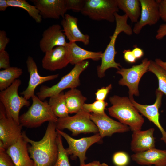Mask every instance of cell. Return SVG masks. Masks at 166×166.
I'll return each mask as SVG.
<instances>
[{"mask_svg": "<svg viewBox=\"0 0 166 166\" xmlns=\"http://www.w3.org/2000/svg\"><path fill=\"white\" fill-rule=\"evenodd\" d=\"M22 126L7 116L5 107L0 103V140L6 150L22 137Z\"/></svg>", "mask_w": 166, "mask_h": 166, "instance_id": "obj_11", "label": "cell"}, {"mask_svg": "<svg viewBox=\"0 0 166 166\" xmlns=\"http://www.w3.org/2000/svg\"><path fill=\"white\" fill-rule=\"evenodd\" d=\"M67 49L69 63L76 65L87 59L94 61L101 59L103 53L95 52L85 49L78 46L75 42H69L65 46Z\"/></svg>", "mask_w": 166, "mask_h": 166, "instance_id": "obj_23", "label": "cell"}, {"mask_svg": "<svg viewBox=\"0 0 166 166\" xmlns=\"http://www.w3.org/2000/svg\"><path fill=\"white\" fill-rule=\"evenodd\" d=\"M27 143L22 136L6 150L15 166H34L29 155Z\"/></svg>", "mask_w": 166, "mask_h": 166, "instance_id": "obj_22", "label": "cell"}, {"mask_svg": "<svg viewBox=\"0 0 166 166\" xmlns=\"http://www.w3.org/2000/svg\"><path fill=\"white\" fill-rule=\"evenodd\" d=\"M8 7L7 0H0V11H5Z\"/></svg>", "mask_w": 166, "mask_h": 166, "instance_id": "obj_42", "label": "cell"}, {"mask_svg": "<svg viewBox=\"0 0 166 166\" xmlns=\"http://www.w3.org/2000/svg\"><path fill=\"white\" fill-rule=\"evenodd\" d=\"M119 9L123 11L132 23H137L140 16L141 6L139 0H117Z\"/></svg>", "mask_w": 166, "mask_h": 166, "instance_id": "obj_25", "label": "cell"}, {"mask_svg": "<svg viewBox=\"0 0 166 166\" xmlns=\"http://www.w3.org/2000/svg\"><path fill=\"white\" fill-rule=\"evenodd\" d=\"M69 113H77L82 109L87 100L81 91L76 88L71 89L64 93Z\"/></svg>", "mask_w": 166, "mask_h": 166, "instance_id": "obj_24", "label": "cell"}, {"mask_svg": "<svg viewBox=\"0 0 166 166\" xmlns=\"http://www.w3.org/2000/svg\"><path fill=\"white\" fill-rule=\"evenodd\" d=\"M155 129L133 132L130 144L131 150L135 153L144 152L155 148V138L153 136Z\"/></svg>", "mask_w": 166, "mask_h": 166, "instance_id": "obj_21", "label": "cell"}, {"mask_svg": "<svg viewBox=\"0 0 166 166\" xmlns=\"http://www.w3.org/2000/svg\"><path fill=\"white\" fill-rule=\"evenodd\" d=\"M99 166H108V165L105 163H103L102 164H100Z\"/></svg>", "mask_w": 166, "mask_h": 166, "instance_id": "obj_45", "label": "cell"}, {"mask_svg": "<svg viewBox=\"0 0 166 166\" xmlns=\"http://www.w3.org/2000/svg\"></svg>", "mask_w": 166, "mask_h": 166, "instance_id": "obj_46", "label": "cell"}, {"mask_svg": "<svg viewBox=\"0 0 166 166\" xmlns=\"http://www.w3.org/2000/svg\"><path fill=\"white\" fill-rule=\"evenodd\" d=\"M150 60L145 58L141 63L128 68H121L117 70L116 73L121 75L122 78L118 81L120 85L126 86L129 89V98L133 95L139 96L138 85L140 80L146 72L148 71Z\"/></svg>", "mask_w": 166, "mask_h": 166, "instance_id": "obj_9", "label": "cell"}, {"mask_svg": "<svg viewBox=\"0 0 166 166\" xmlns=\"http://www.w3.org/2000/svg\"><path fill=\"white\" fill-rule=\"evenodd\" d=\"M155 62L159 65L166 70V62L163 61L160 58H156Z\"/></svg>", "mask_w": 166, "mask_h": 166, "instance_id": "obj_43", "label": "cell"}, {"mask_svg": "<svg viewBox=\"0 0 166 166\" xmlns=\"http://www.w3.org/2000/svg\"><path fill=\"white\" fill-rule=\"evenodd\" d=\"M129 157L128 155L124 152H116L113 157V161L116 166H126L129 163Z\"/></svg>", "mask_w": 166, "mask_h": 166, "instance_id": "obj_32", "label": "cell"}, {"mask_svg": "<svg viewBox=\"0 0 166 166\" xmlns=\"http://www.w3.org/2000/svg\"><path fill=\"white\" fill-rule=\"evenodd\" d=\"M48 103L58 118H63L69 116V113L63 92L50 97Z\"/></svg>", "mask_w": 166, "mask_h": 166, "instance_id": "obj_26", "label": "cell"}, {"mask_svg": "<svg viewBox=\"0 0 166 166\" xmlns=\"http://www.w3.org/2000/svg\"><path fill=\"white\" fill-rule=\"evenodd\" d=\"M90 114L82 109L74 116L58 118L57 129L61 130L67 129L73 136L81 133H98L97 127L90 119Z\"/></svg>", "mask_w": 166, "mask_h": 166, "instance_id": "obj_6", "label": "cell"}, {"mask_svg": "<svg viewBox=\"0 0 166 166\" xmlns=\"http://www.w3.org/2000/svg\"><path fill=\"white\" fill-rule=\"evenodd\" d=\"M108 105V103L105 101L96 100L92 103H85L82 109L89 113L101 114L105 113V110Z\"/></svg>", "mask_w": 166, "mask_h": 166, "instance_id": "obj_31", "label": "cell"}, {"mask_svg": "<svg viewBox=\"0 0 166 166\" xmlns=\"http://www.w3.org/2000/svg\"><path fill=\"white\" fill-rule=\"evenodd\" d=\"M9 7L19 8L26 10L29 15L37 23H41L42 17L37 8L25 0H7Z\"/></svg>", "mask_w": 166, "mask_h": 166, "instance_id": "obj_28", "label": "cell"}, {"mask_svg": "<svg viewBox=\"0 0 166 166\" xmlns=\"http://www.w3.org/2000/svg\"><path fill=\"white\" fill-rule=\"evenodd\" d=\"M0 166H15L6 150L2 147H0Z\"/></svg>", "mask_w": 166, "mask_h": 166, "instance_id": "obj_34", "label": "cell"}, {"mask_svg": "<svg viewBox=\"0 0 166 166\" xmlns=\"http://www.w3.org/2000/svg\"><path fill=\"white\" fill-rule=\"evenodd\" d=\"M141 12L139 21L135 23L133 33L139 34L143 28L146 25L156 24L160 18L158 0H139Z\"/></svg>", "mask_w": 166, "mask_h": 166, "instance_id": "obj_13", "label": "cell"}, {"mask_svg": "<svg viewBox=\"0 0 166 166\" xmlns=\"http://www.w3.org/2000/svg\"><path fill=\"white\" fill-rule=\"evenodd\" d=\"M10 67V57L8 52L6 50L0 52V69H5Z\"/></svg>", "mask_w": 166, "mask_h": 166, "instance_id": "obj_36", "label": "cell"}, {"mask_svg": "<svg viewBox=\"0 0 166 166\" xmlns=\"http://www.w3.org/2000/svg\"><path fill=\"white\" fill-rule=\"evenodd\" d=\"M156 99L155 103L151 105H143L135 101L133 97L129 98L132 104L138 112L152 122L160 131L162 137L161 140L166 144V132L159 121V109L162 104V100L164 93L157 90L156 91Z\"/></svg>", "mask_w": 166, "mask_h": 166, "instance_id": "obj_12", "label": "cell"}, {"mask_svg": "<svg viewBox=\"0 0 166 166\" xmlns=\"http://www.w3.org/2000/svg\"><path fill=\"white\" fill-rule=\"evenodd\" d=\"M62 31L61 26L58 24H53L45 29L42 33L39 42L41 50L45 53L56 47L65 46L67 42Z\"/></svg>", "mask_w": 166, "mask_h": 166, "instance_id": "obj_16", "label": "cell"}, {"mask_svg": "<svg viewBox=\"0 0 166 166\" xmlns=\"http://www.w3.org/2000/svg\"><path fill=\"white\" fill-rule=\"evenodd\" d=\"M160 18L166 22V0H157Z\"/></svg>", "mask_w": 166, "mask_h": 166, "instance_id": "obj_38", "label": "cell"}, {"mask_svg": "<svg viewBox=\"0 0 166 166\" xmlns=\"http://www.w3.org/2000/svg\"><path fill=\"white\" fill-rule=\"evenodd\" d=\"M56 130L66 140L68 144V148L66 149L68 155H71L72 159L78 157L80 164H85L86 153L89 148L94 143L100 142L102 139L99 133L91 136L76 139L61 130L57 128Z\"/></svg>", "mask_w": 166, "mask_h": 166, "instance_id": "obj_10", "label": "cell"}, {"mask_svg": "<svg viewBox=\"0 0 166 166\" xmlns=\"http://www.w3.org/2000/svg\"><path fill=\"white\" fill-rule=\"evenodd\" d=\"M57 133V141L58 148V157L55 163L52 166H71L69 160L68 155L63 145L62 136Z\"/></svg>", "mask_w": 166, "mask_h": 166, "instance_id": "obj_30", "label": "cell"}, {"mask_svg": "<svg viewBox=\"0 0 166 166\" xmlns=\"http://www.w3.org/2000/svg\"><path fill=\"white\" fill-rule=\"evenodd\" d=\"M132 160L143 166H166V150L152 148L132 155Z\"/></svg>", "mask_w": 166, "mask_h": 166, "instance_id": "obj_20", "label": "cell"}, {"mask_svg": "<svg viewBox=\"0 0 166 166\" xmlns=\"http://www.w3.org/2000/svg\"><path fill=\"white\" fill-rule=\"evenodd\" d=\"M10 42V39L7 36L4 30L0 31V52L5 50L6 47Z\"/></svg>", "mask_w": 166, "mask_h": 166, "instance_id": "obj_37", "label": "cell"}, {"mask_svg": "<svg viewBox=\"0 0 166 166\" xmlns=\"http://www.w3.org/2000/svg\"><path fill=\"white\" fill-rule=\"evenodd\" d=\"M56 128V123L49 122L44 136L38 141L30 139L25 132H22L23 139L31 144L28 151L34 166H52L55 163L58 155Z\"/></svg>", "mask_w": 166, "mask_h": 166, "instance_id": "obj_1", "label": "cell"}, {"mask_svg": "<svg viewBox=\"0 0 166 166\" xmlns=\"http://www.w3.org/2000/svg\"><path fill=\"white\" fill-rule=\"evenodd\" d=\"M109 101L112 105L108 110L111 116L128 126L133 132L141 130L144 119L129 98L114 95L109 97Z\"/></svg>", "mask_w": 166, "mask_h": 166, "instance_id": "obj_2", "label": "cell"}, {"mask_svg": "<svg viewBox=\"0 0 166 166\" xmlns=\"http://www.w3.org/2000/svg\"><path fill=\"white\" fill-rule=\"evenodd\" d=\"M67 10H71L75 12H81L85 3V0H65Z\"/></svg>", "mask_w": 166, "mask_h": 166, "instance_id": "obj_33", "label": "cell"}, {"mask_svg": "<svg viewBox=\"0 0 166 166\" xmlns=\"http://www.w3.org/2000/svg\"><path fill=\"white\" fill-rule=\"evenodd\" d=\"M30 79L27 88L21 92V94L28 100L34 95V91L37 87L45 82L54 80L59 76L58 74L42 76L38 72L37 65L33 58L29 56L26 61Z\"/></svg>", "mask_w": 166, "mask_h": 166, "instance_id": "obj_17", "label": "cell"}, {"mask_svg": "<svg viewBox=\"0 0 166 166\" xmlns=\"http://www.w3.org/2000/svg\"><path fill=\"white\" fill-rule=\"evenodd\" d=\"M124 58L128 63H134L136 62V59L130 49H125L123 52Z\"/></svg>", "mask_w": 166, "mask_h": 166, "instance_id": "obj_39", "label": "cell"}, {"mask_svg": "<svg viewBox=\"0 0 166 166\" xmlns=\"http://www.w3.org/2000/svg\"><path fill=\"white\" fill-rule=\"evenodd\" d=\"M114 15L116 22L115 30L113 35L109 37L110 42L102 53L101 65L97 67V76L100 78L105 76V72L108 69L114 68L118 70L121 67L120 64L116 62L115 60V56L117 53L115 47L116 39L121 32L129 36L133 33L132 29L127 23L128 18L126 14L121 15L116 13Z\"/></svg>", "mask_w": 166, "mask_h": 166, "instance_id": "obj_3", "label": "cell"}, {"mask_svg": "<svg viewBox=\"0 0 166 166\" xmlns=\"http://www.w3.org/2000/svg\"><path fill=\"white\" fill-rule=\"evenodd\" d=\"M166 36V23L159 26L157 30L155 38L157 40H161Z\"/></svg>", "mask_w": 166, "mask_h": 166, "instance_id": "obj_40", "label": "cell"}, {"mask_svg": "<svg viewBox=\"0 0 166 166\" xmlns=\"http://www.w3.org/2000/svg\"><path fill=\"white\" fill-rule=\"evenodd\" d=\"M69 63L67 51L64 46L56 47L46 52L42 60L43 68L50 71L62 69Z\"/></svg>", "mask_w": 166, "mask_h": 166, "instance_id": "obj_18", "label": "cell"}, {"mask_svg": "<svg viewBox=\"0 0 166 166\" xmlns=\"http://www.w3.org/2000/svg\"><path fill=\"white\" fill-rule=\"evenodd\" d=\"M89 65V62L87 60L75 65L71 71L63 77L56 84L50 87L42 86L37 93L38 97L43 101L47 97L60 93L66 89L76 88L80 85V74Z\"/></svg>", "mask_w": 166, "mask_h": 166, "instance_id": "obj_5", "label": "cell"}, {"mask_svg": "<svg viewBox=\"0 0 166 166\" xmlns=\"http://www.w3.org/2000/svg\"><path fill=\"white\" fill-rule=\"evenodd\" d=\"M112 88V85L110 84L106 87H103L98 89L95 93L96 100L104 101Z\"/></svg>", "mask_w": 166, "mask_h": 166, "instance_id": "obj_35", "label": "cell"}, {"mask_svg": "<svg viewBox=\"0 0 166 166\" xmlns=\"http://www.w3.org/2000/svg\"><path fill=\"white\" fill-rule=\"evenodd\" d=\"M90 118L97 127L102 139L106 136H111L114 133H124L130 129L128 126L110 118L105 112L90 113Z\"/></svg>", "mask_w": 166, "mask_h": 166, "instance_id": "obj_14", "label": "cell"}, {"mask_svg": "<svg viewBox=\"0 0 166 166\" xmlns=\"http://www.w3.org/2000/svg\"><path fill=\"white\" fill-rule=\"evenodd\" d=\"M132 51L136 60L141 58L144 55L143 50L140 48L135 46Z\"/></svg>", "mask_w": 166, "mask_h": 166, "instance_id": "obj_41", "label": "cell"}, {"mask_svg": "<svg viewBox=\"0 0 166 166\" xmlns=\"http://www.w3.org/2000/svg\"><path fill=\"white\" fill-rule=\"evenodd\" d=\"M148 71L153 73L156 76L158 81V90L166 96V70L158 65L155 61L150 60Z\"/></svg>", "mask_w": 166, "mask_h": 166, "instance_id": "obj_29", "label": "cell"}, {"mask_svg": "<svg viewBox=\"0 0 166 166\" xmlns=\"http://www.w3.org/2000/svg\"><path fill=\"white\" fill-rule=\"evenodd\" d=\"M78 22L77 18L66 14L61 21L62 30L69 42H81L87 45L89 42V36L83 34L80 30L77 25Z\"/></svg>", "mask_w": 166, "mask_h": 166, "instance_id": "obj_19", "label": "cell"}, {"mask_svg": "<svg viewBox=\"0 0 166 166\" xmlns=\"http://www.w3.org/2000/svg\"><path fill=\"white\" fill-rule=\"evenodd\" d=\"M23 73L22 69L17 67H10L0 71V90L10 86Z\"/></svg>", "mask_w": 166, "mask_h": 166, "instance_id": "obj_27", "label": "cell"}, {"mask_svg": "<svg viewBox=\"0 0 166 166\" xmlns=\"http://www.w3.org/2000/svg\"><path fill=\"white\" fill-rule=\"evenodd\" d=\"M117 0H85L82 14L95 21H115V14L119 10Z\"/></svg>", "mask_w": 166, "mask_h": 166, "instance_id": "obj_8", "label": "cell"}, {"mask_svg": "<svg viewBox=\"0 0 166 166\" xmlns=\"http://www.w3.org/2000/svg\"><path fill=\"white\" fill-rule=\"evenodd\" d=\"M100 164L99 161H94L87 164H80V166H99Z\"/></svg>", "mask_w": 166, "mask_h": 166, "instance_id": "obj_44", "label": "cell"}, {"mask_svg": "<svg viewBox=\"0 0 166 166\" xmlns=\"http://www.w3.org/2000/svg\"><path fill=\"white\" fill-rule=\"evenodd\" d=\"M44 18H63L67 10L65 0H31Z\"/></svg>", "mask_w": 166, "mask_h": 166, "instance_id": "obj_15", "label": "cell"}, {"mask_svg": "<svg viewBox=\"0 0 166 166\" xmlns=\"http://www.w3.org/2000/svg\"><path fill=\"white\" fill-rule=\"evenodd\" d=\"M32 103L28 111L19 116V123L22 127L37 128L48 121L57 123L58 118L54 113L48 102L43 101L34 95Z\"/></svg>", "mask_w": 166, "mask_h": 166, "instance_id": "obj_4", "label": "cell"}, {"mask_svg": "<svg viewBox=\"0 0 166 166\" xmlns=\"http://www.w3.org/2000/svg\"><path fill=\"white\" fill-rule=\"evenodd\" d=\"M21 81L17 79L9 87L0 92V101L6 110V115L12 117L18 124L19 123V113L24 106L28 107L30 102L18 93Z\"/></svg>", "mask_w": 166, "mask_h": 166, "instance_id": "obj_7", "label": "cell"}]
</instances>
